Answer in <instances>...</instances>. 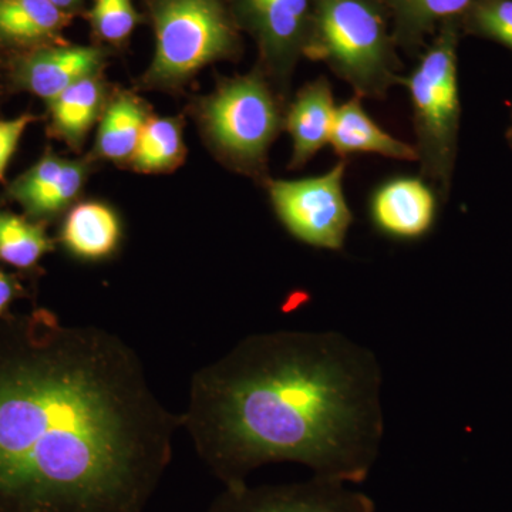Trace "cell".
<instances>
[{"label":"cell","instance_id":"1","mask_svg":"<svg viewBox=\"0 0 512 512\" xmlns=\"http://www.w3.org/2000/svg\"><path fill=\"white\" fill-rule=\"evenodd\" d=\"M180 427L114 333L0 320V512H143Z\"/></svg>","mask_w":512,"mask_h":512},{"label":"cell","instance_id":"14","mask_svg":"<svg viewBox=\"0 0 512 512\" xmlns=\"http://www.w3.org/2000/svg\"><path fill=\"white\" fill-rule=\"evenodd\" d=\"M330 144L340 158L372 153L400 161H417L416 147L384 131L367 114L362 97L355 96L336 107Z\"/></svg>","mask_w":512,"mask_h":512},{"label":"cell","instance_id":"28","mask_svg":"<svg viewBox=\"0 0 512 512\" xmlns=\"http://www.w3.org/2000/svg\"><path fill=\"white\" fill-rule=\"evenodd\" d=\"M511 113H512V111H511Z\"/></svg>","mask_w":512,"mask_h":512},{"label":"cell","instance_id":"3","mask_svg":"<svg viewBox=\"0 0 512 512\" xmlns=\"http://www.w3.org/2000/svg\"><path fill=\"white\" fill-rule=\"evenodd\" d=\"M396 42L377 0H315L303 56L328 64L362 99L403 83Z\"/></svg>","mask_w":512,"mask_h":512},{"label":"cell","instance_id":"19","mask_svg":"<svg viewBox=\"0 0 512 512\" xmlns=\"http://www.w3.org/2000/svg\"><path fill=\"white\" fill-rule=\"evenodd\" d=\"M147 120L146 110L140 101L128 94L117 97L101 120L97 134L100 156L113 161L131 160Z\"/></svg>","mask_w":512,"mask_h":512},{"label":"cell","instance_id":"18","mask_svg":"<svg viewBox=\"0 0 512 512\" xmlns=\"http://www.w3.org/2000/svg\"><path fill=\"white\" fill-rule=\"evenodd\" d=\"M103 87L96 77L73 84L49 101L53 131L67 143L80 144L99 116L103 104Z\"/></svg>","mask_w":512,"mask_h":512},{"label":"cell","instance_id":"12","mask_svg":"<svg viewBox=\"0 0 512 512\" xmlns=\"http://www.w3.org/2000/svg\"><path fill=\"white\" fill-rule=\"evenodd\" d=\"M84 180L86 167L82 163L47 153L13 180L6 192L25 210L26 217L42 222L66 210L76 200Z\"/></svg>","mask_w":512,"mask_h":512},{"label":"cell","instance_id":"10","mask_svg":"<svg viewBox=\"0 0 512 512\" xmlns=\"http://www.w3.org/2000/svg\"><path fill=\"white\" fill-rule=\"evenodd\" d=\"M101 63L103 53L96 47L45 46L16 57L10 73L16 89L49 103L73 84L96 76Z\"/></svg>","mask_w":512,"mask_h":512},{"label":"cell","instance_id":"9","mask_svg":"<svg viewBox=\"0 0 512 512\" xmlns=\"http://www.w3.org/2000/svg\"><path fill=\"white\" fill-rule=\"evenodd\" d=\"M315 0H232L239 22L254 35L266 70L288 87L303 56Z\"/></svg>","mask_w":512,"mask_h":512},{"label":"cell","instance_id":"2","mask_svg":"<svg viewBox=\"0 0 512 512\" xmlns=\"http://www.w3.org/2000/svg\"><path fill=\"white\" fill-rule=\"evenodd\" d=\"M382 384L375 353L342 333H255L194 373L181 427L225 487L271 463L362 484L382 447Z\"/></svg>","mask_w":512,"mask_h":512},{"label":"cell","instance_id":"4","mask_svg":"<svg viewBox=\"0 0 512 512\" xmlns=\"http://www.w3.org/2000/svg\"><path fill=\"white\" fill-rule=\"evenodd\" d=\"M457 45L456 23L447 20L402 83L412 100L421 175L436 185L441 198L450 192L457 158L461 116Z\"/></svg>","mask_w":512,"mask_h":512},{"label":"cell","instance_id":"17","mask_svg":"<svg viewBox=\"0 0 512 512\" xmlns=\"http://www.w3.org/2000/svg\"><path fill=\"white\" fill-rule=\"evenodd\" d=\"M477 0H384L394 19V42L417 49L437 25L470 10Z\"/></svg>","mask_w":512,"mask_h":512},{"label":"cell","instance_id":"22","mask_svg":"<svg viewBox=\"0 0 512 512\" xmlns=\"http://www.w3.org/2000/svg\"><path fill=\"white\" fill-rule=\"evenodd\" d=\"M90 19L101 39L120 43L136 28L138 15L131 0H94Z\"/></svg>","mask_w":512,"mask_h":512},{"label":"cell","instance_id":"24","mask_svg":"<svg viewBox=\"0 0 512 512\" xmlns=\"http://www.w3.org/2000/svg\"><path fill=\"white\" fill-rule=\"evenodd\" d=\"M35 121H37V117L29 113L22 114L15 119L0 120V183L5 180L6 170H8L13 154L18 150L23 134Z\"/></svg>","mask_w":512,"mask_h":512},{"label":"cell","instance_id":"21","mask_svg":"<svg viewBox=\"0 0 512 512\" xmlns=\"http://www.w3.org/2000/svg\"><path fill=\"white\" fill-rule=\"evenodd\" d=\"M184 157L183 131L174 119H148L134 153V168L143 173L173 170Z\"/></svg>","mask_w":512,"mask_h":512},{"label":"cell","instance_id":"11","mask_svg":"<svg viewBox=\"0 0 512 512\" xmlns=\"http://www.w3.org/2000/svg\"><path fill=\"white\" fill-rule=\"evenodd\" d=\"M370 218L384 237L419 241L436 224V194L423 178H394L373 194Z\"/></svg>","mask_w":512,"mask_h":512},{"label":"cell","instance_id":"20","mask_svg":"<svg viewBox=\"0 0 512 512\" xmlns=\"http://www.w3.org/2000/svg\"><path fill=\"white\" fill-rule=\"evenodd\" d=\"M52 249V239L42 222L0 210V261L19 271H30Z\"/></svg>","mask_w":512,"mask_h":512},{"label":"cell","instance_id":"5","mask_svg":"<svg viewBox=\"0 0 512 512\" xmlns=\"http://www.w3.org/2000/svg\"><path fill=\"white\" fill-rule=\"evenodd\" d=\"M156 53L148 80L177 83L235 52L237 35L220 0H154Z\"/></svg>","mask_w":512,"mask_h":512},{"label":"cell","instance_id":"15","mask_svg":"<svg viewBox=\"0 0 512 512\" xmlns=\"http://www.w3.org/2000/svg\"><path fill=\"white\" fill-rule=\"evenodd\" d=\"M69 22L49 0H0V43L30 50L45 47Z\"/></svg>","mask_w":512,"mask_h":512},{"label":"cell","instance_id":"8","mask_svg":"<svg viewBox=\"0 0 512 512\" xmlns=\"http://www.w3.org/2000/svg\"><path fill=\"white\" fill-rule=\"evenodd\" d=\"M207 512H376V504L350 484L312 476L301 483L227 485Z\"/></svg>","mask_w":512,"mask_h":512},{"label":"cell","instance_id":"26","mask_svg":"<svg viewBox=\"0 0 512 512\" xmlns=\"http://www.w3.org/2000/svg\"><path fill=\"white\" fill-rule=\"evenodd\" d=\"M49 2H52L63 12L69 13L70 10L76 9V6H79L83 0H49Z\"/></svg>","mask_w":512,"mask_h":512},{"label":"cell","instance_id":"16","mask_svg":"<svg viewBox=\"0 0 512 512\" xmlns=\"http://www.w3.org/2000/svg\"><path fill=\"white\" fill-rule=\"evenodd\" d=\"M120 238L119 217L99 202H84L74 207L60 234L64 248L86 261H100L113 254L119 247Z\"/></svg>","mask_w":512,"mask_h":512},{"label":"cell","instance_id":"27","mask_svg":"<svg viewBox=\"0 0 512 512\" xmlns=\"http://www.w3.org/2000/svg\"><path fill=\"white\" fill-rule=\"evenodd\" d=\"M507 137L508 141H510V146L512 148V127L510 128V131H508Z\"/></svg>","mask_w":512,"mask_h":512},{"label":"cell","instance_id":"25","mask_svg":"<svg viewBox=\"0 0 512 512\" xmlns=\"http://www.w3.org/2000/svg\"><path fill=\"white\" fill-rule=\"evenodd\" d=\"M23 295H25V289L19 279L0 268V320L12 313L10 308L13 303L23 298Z\"/></svg>","mask_w":512,"mask_h":512},{"label":"cell","instance_id":"23","mask_svg":"<svg viewBox=\"0 0 512 512\" xmlns=\"http://www.w3.org/2000/svg\"><path fill=\"white\" fill-rule=\"evenodd\" d=\"M468 13L473 30L512 50V0H477Z\"/></svg>","mask_w":512,"mask_h":512},{"label":"cell","instance_id":"6","mask_svg":"<svg viewBox=\"0 0 512 512\" xmlns=\"http://www.w3.org/2000/svg\"><path fill=\"white\" fill-rule=\"evenodd\" d=\"M202 121L222 156L251 173L262 167L284 124L274 94L258 74L222 84L202 104Z\"/></svg>","mask_w":512,"mask_h":512},{"label":"cell","instance_id":"7","mask_svg":"<svg viewBox=\"0 0 512 512\" xmlns=\"http://www.w3.org/2000/svg\"><path fill=\"white\" fill-rule=\"evenodd\" d=\"M346 165L342 158L328 173L269 183L272 207L293 238L326 251L338 252L345 248L346 237L355 220L343 190Z\"/></svg>","mask_w":512,"mask_h":512},{"label":"cell","instance_id":"13","mask_svg":"<svg viewBox=\"0 0 512 512\" xmlns=\"http://www.w3.org/2000/svg\"><path fill=\"white\" fill-rule=\"evenodd\" d=\"M332 86L320 76L296 94L284 120L292 140L289 167L298 170L312 160L326 144H330L336 114Z\"/></svg>","mask_w":512,"mask_h":512}]
</instances>
